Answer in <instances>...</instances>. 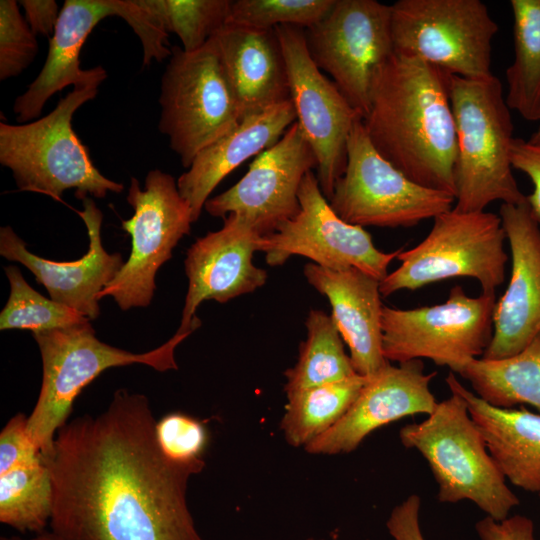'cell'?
Instances as JSON below:
<instances>
[{"mask_svg": "<svg viewBox=\"0 0 540 540\" xmlns=\"http://www.w3.org/2000/svg\"><path fill=\"white\" fill-rule=\"evenodd\" d=\"M155 424L145 395L119 389L104 412L57 431L43 456L53 488L51 532L63 540H204L186 493L205 461L167 458Z\"/></svg>", "mask_w": 540, "mask_h": 540, "instance_id": "obj_1", "label": "cell"}, {"mask_svg": "<svg viewBox=\"0 0 540 540\" xmlns=\"http://www.w3.org/2000/svg\"><path fill=\"white\" fill-rule=\"evenodd\" d=\"M448 74L396 52L378 71L362 118L375 149L413 182L455 198V119Z\"/></svg>", "mask_w": 540, "mask_h": 540, "instance_id": "obj_2", "label": "cell"}, {"mask_svg": "<svg viewBox=\"0 0 540 540\" xmlns=\"http://www.w3.org/2000/svg\"><path fill=\"white\" fill-rule=\"evenodd\" d=\"M107 78L106 70L73 86L47 115L23 124L0 123V163L11 170L20 191L47 195L60 201L64 191L75 190L104 198L120 193L121 183L105 177L94 165L88 148L72 127L74 113L93 100Z\"/></svg>", "mask_w": 540, "mask_h": 540, "instance_id": "obj_3", "label": "cell"}, {"mask_svg": "<svg viewBox=\"0 0 540 540\" xmlns=\"http://www.w3.org/2000/svg\"><path fill=\"white\" fill-rule=\"evenodd\" d=\"M447 84L457 135L453 208L478 212L494 201L524 202L512 172L514 126L500 80L448 74Z\"/></svg>", "mask_w": 540, "mask_h": 540, "instance_id": "obj_4", "label": "cell"}, {"mask_svg": "<svg viewBox=\"0 0 540 540\" xmlns=\"http://www.w3.org/2000/svg\"><path fill=\"white\" fill-rule=\"evenodd\" d=\"M399 438L427 461L439 502L469 500L496 521L519 505L459 394L451 392L424 420L403 426Z\"/></svg>", "mask_w": 540, "mask_h": 540, "instance_id": "obj_5", "label": "cell"}, {"mask_svg": "<svg viewBox=\"0 0 540 540\" xmlns=\"http://www.w3.org/2000/svg\"><path fill=\"white\" fill-rule=\"evenodd\" d=\"M32 334L41 354L42 383L28 415L27 432L46 456L57 431L67 422L75 399L103 371L131 364H144L160 372L176 370L175 349L191 333L176 332L161 346L144 353L100 341L90 322Z\"/></svg>", "mask_w": 540, "mask_h": 540, "instance_id": "obj_6", "label": "cell"}, {"mask_svg": "<svg viewBox=\"0 0 540 540\" xmlns=\"http://www.w3.org/2000/svg\"><path fill=\"white\" fill-rule=\"evenodd\" d=\"M506 234L498 214L452 208L433 219L427 236L397 255L400 266L380 281L383 297L453 278H473L495 294L506 277Z\"/></svg>", "mask_w": 540, "mask_h": 540, "instance_id": "obj_7", "label": "cell"}, {"mask_svg": "<svg viewBox=\"0 0 540 540\" xmlns=\"http://www.w3.org/2000/svg\"><path fill=\"white\" fill-rule=\"evenodd\" d=\"M171 51L161 77L158 128L189 168L200 151L241 120L214 36L196 51Z\"/></svg>", "mask_w": 540, "mask_h": 540, "instance_id": "obj_8", "label": "cell"}, {"mask_svg": "<svg viewBox=\"0 0 540 540\" xmlns=\"http://www.w3.org/2000/svg\"><path fill=\"white\" fill-rule=\"evenodd\" d=\"M390 7L394 52L463 78L493 75L498 25L481 0H398Z\"/></svg>", "mask_w": 540, "mask_h": 540, "instance_id": "obj_9", "label": "cell"}, {"mask_svg": "<svg viewBox=\"0 0 540 540\" xmlns=\"http://www.w3.org/2000/svg\"><path fill=\"white\" fill-rule=\"evenodd\" d=\"M328 201L345 222L381 228H410L455 204L450 193L413 182L387 161L371 143L362 119L350 132L346 167Z\"/></svg>", "mask_w": 540, "mask_h": 540, "instance_id": "obj_10", "label": "cell"}, {"mask_svg": "<svg viewBox=\"0 0 540 540\" xmlns=\"http://www.w3.org/2000/svg\"><path fill=\"white\" fill-rule=\"evenodd\" d=\"M495 294L470 297L456 285L440 304L411 309L383 306L382 351L389 362L428 359L454 372L483 356L493 335Z\"/></svg>", "mask_w": 540, "mask_h": 540, "instance_id": "obj_11", "label": "cell"}, {"mask_svg": "<svg viewBox=\"0 0 540 540\" xmlns=\"http://www.w3.org/2000/svg\"><path fill=\"white\" fill-rule=\"evenodd\" d=\"M127 201L133 216L122 220L131 237V251L115 277L99 294L113 297L121 310L147 307L156 289L159 268L172 258L179 241L190 234L192 212L175 178L159 169L147 173L144 188L132 177Z\"/></svg>", "mask_w": 540, "mask_h": 540, "instance_id": "obj_12", "label": "cell"}, {"mask_svg": "<svg viewBox=\"0 0 540 540\" xmlns=\"http://www.w3.org/2000/svg\"><path fill=\"white\" fill-rule=\"evenodd\" d=\"M304 31L315 65L331 76L363 118L375 77L394 53L390 5L335 0L329 12Z\"/></svg>", "mask_w": 540, "mask_h": 540, "instance_id": "obj_13", "label": "cell"}, {"mask_svg": "<svg viewBox=\"0 0 540 540\" xmlns=\"http://www.w3.org/2000/svg\"><path fill=\"white\" fill-rule=\"evenodd\" d=\"M298 213L277 230L261 238L259 251L270 266H280L292 256L332 270L357 268L381 281L401 249L380 251L363 227L342 220L308 172L300 186Z\"/></svg>", "mask_w": 540, "mask_h": 540, "instance_id": "obj_14", "label": "cell"}, {"mask_svg": "<svg viewBox=\"0 0 540 540\" xmlns=\"http://www.w3.org/2000/svg\"><path fill=\"white\" fill-rule=\"evenodd\" d=\"M275 31L286 61L296 122L315 154L316 177L329 200L346 167L350 132L362 115L315 65L303 28L283 25Z\"/></svg>", "mask_w": 540, "mask_h": 540, "instance_id": "obj_15", "label": "cell"}, {"mask_svg": "<svg viewBox=\"0 0 540 540\" xmlns=\"http://www.w3.org/2000/svg\"><path fill=\"white\" fill-rule=\"evenodd\" d=\"M316 167L315 154L294 122L273 146L255 157L236 184L209 198L204 209L214 217L240 214L262 237L269 235L298 213L300 186Z\"/></svg>", "mask_w": 540, "mask_h": 540, "instance_id": "obj_16", "label": "cell"}, {"mask_svg": "<svg viewBox=\"0 0 540 540\" xmlns=\"http://www.w3.org/2000/svg\"><path fill=\"white\" fill-rule=\"evenodd\" d=\"M223 219L221 229L197 238L186 252L188 289L179 333H192L201 325L196 311L203 301L226 303L256 291L267 281L266 270L253 263L260 233L240 214Z\"/></svg>", "mask_w": 540, "mask_h": 540, "instance_id": "obj_17", "label": "cell"}, {"mask_svg": "<svg viewBox=\"0 0 540 540\" xmlns=\"http://www.w3.org/2000/svg\"><path fill=\"white\" fill-rule=\"evenodd\" d=\"M436 372L427 373L422 360L398 366L390 362L367 377L344 416L315 438L305 450L316 455H337L355 450L376 429L407 416L431 414L437 401L430 389Z\"/></svg>", "mask_w": 540, "mask_h": 540, "instance_id": "obj_18", "label": "cell"}, {"mask_svg": "<svg viewBox=\"0 0 540 540\" xmlns=\"http://www.w3.org/2000/svg\"><path fill=\"white\" fill-rule=\"evenodd\" d=\"M498 215L511 252V275L495 303L493 335L482 358L522 351L540 333V224L525 200L502 203Z\"/></svg>", "mask_w": 540, "mask_h": 540, "instance_id": "obj_19", "label": "cell"}, {"mask_svg": "<svg viewBox=\"0 0 540 540\" xmlns=\"http://www.w3.org/2000/svg\"><path fill=\"white\" fill-rule=\"evenodd\" d=\"M82 202L83 209L76 212L87 228L89 248L80 259L58 262L35 255L10 226L0 228V255L29 269L46 288L50 299L94 320L100 314L99 294L124 262L120 253H108L103 247L101 210L89 197Z\"/></svg>", "mask_w": 540, "mask_h": 540, "instance_id": "obj_20", "label": "cell"}, {"mask_svg": "<svg viewBox=\"0 0 540 540\" xmlns=\"http://www.w3.org/2000/svg\"><path fill=\"white\" fill-rule=\"evenodd\" d=\"M303 274L327 297L355 372L369 377L387 364L382 351L380 281L354 267L332 270L312 262L304 266Z\"/></svg>", "mask_w": 540, "mask_h": 540, "instance_id": "obj_21", "label": "cell"}, {"mask_svg": "<svg viewBox=\"0 0 540 540\" xmlns=\"http://www.w3.org/2000/svg\"><path fill=\"white\" fill-rule=\"evenodd\" d=\"M129 0H66L49 39L46 61L38 76L18 96L13 112L18 123L40 118L46 102L69 85H78L95 76L102 66L82 69L80 52L96 25L110 16L125 19Z\"/></svg>", "mask_w": 540, "mask_h": 540, "instance_id": "obj_22", "label": "cell"}, {"mask_svg": "<svg viewBox=\"0 0 540 540\" xmlns=\"http://www.w3.org/2000/svg\"><path fill=\"white\" fill-rule=\"evenodd\" d=\"M214 38L241 121L290 100L286 61L275 29L226 24Z\"/></svg>", "mask_w": 540, "mask_h": 540, "instance_id": "obj_23", "label": "cell"}, {"mask_svg": "<svg viewBox=\"0 0 540 540\" xmlns=\"http://www.w3.org/2000/svg\"><path fill=\"white\" fill-rule=\"evenodd\" d=\"M296 122L291 100L240 121L230 132L200 151L177 180L180 195L198 220L217 185L247 159L273 146Z\"/></svg>", "mask_w": 540, "mask_h": 540, "instance_id": "obj_24", "label": "cell"}, {"mask_svg": "<svg viewBox=\"0 0 540 540\" xmlns=\"http://www.w3.org/2000/svg\"><path fill=\"white\" fill-rule=\"evenodd\" d=\"M451 392L467 403L498 468L513 485L540 493V414L520 408H499L468 390L452 371L445 379Z\"/></svg>", "mask_w": 540, "mask_h": 540, "instance_id": "obj_25", "label": "cell"}, {"mask_svg": "<svg viewBox=\"0 0 540 540\" xmlns=\"http://www.w3.org/2000/svg\"><path fill=\"white\" fill-rule=\"evenodd\" d=\"M453 373L467 380L474 393L492 406L527 404L540 412V333L515 355L474 358Z\"/></svg>", "mask_w": 540, "mask_h": 540, "instance_id": "obj_26", "label": "cell"}, {"mask_svg": "<svg viewBox=\"0 0 540 540\" xmlns=\"http://www.w3.org/2000/svg\"><path fill=\"white\" fill-rule=\"evenodd\" d=\"M366 381V376L356 374L341 381L286 393L287 404L280 428L287 443L305 448L333 427L348 411Z\"/></svg>", "mask_w": 540, "mask_h": 540, "instance_id": "obj_27", "label": "cell"}, {"mask_svg": "<svg viewBox=\"0 0 540 540\" xmlns=\"http://www.w3.org/2000/svg\"><path fill=\"white\" fill-rule=\"evenodd\" d=\"M514 60L506 70V103L531 122L540 120V0H511Z\"/></svg>", "mask_w": 540, "mask_h": 540, "instance_id": "obj_28", "label": "cell"}, {"mask_svg": "<svg viewBox=\"0 0 540 540\" xmlns=\"http://www.w3.org/2000/svg\"><path fill=\"white\" fill-rule=\"evenodd\" d=\"M305 327L307 335L300 343L297 362L284 373L286 393L341 381L357 374L331 315L311 309Z\"/></svg>", "mask_w": 540, "mask_h": 540, "instance_id": "obj_29", "label": "cell"}, {"mask_svg": "<svg viewBox=\"0 0 540 540\" xmlns=\"http://www.w3.org/2000/svg\"><path fill=\"white\" fill-rule=\"evenodd\" d=\"M53 506L51 475L43 455L0 474V522L22 533H42Z\"/></svg>", "mask_w": 540, "mask_h": 540, "instance_id": "obj_30", "label": "cell"}, {"mask_svg": "<svg viewBox=\"0 0 540 540\" xmlns=\"http://www.w3.org/2000/svg\"><path fill=\"white\" fill-rule=\"evenodd\" d=\"M10 295L0 313V329H27L32 333L67 328L89 322L78 311L44 297L24 279L16 266H6Z\"/></svg>", "mask_w": 540, "mask_h": 540, "instance_id": "obj_31", "label": "cell"}, {"mask_svg": "<svg viewBox=\"0 0 540 540\" xmlns=\"http://www.w3.org/2000/svg\"><path fill=\"white\" fill-rule=\"evenodd\" d=\"M165 31L174 33L182 49L203 47L226 25L231 0H145Z\"/></svg>", "mask_w": 540, "mask_h": 540, "instance_id": "obj_32", "label": "cell"}, {"mask_svg": "<svg viewBox=\"0 0 540 540\" xmlns=\"http://www.w3.org/2000/svg\"><path fill=\"white\" fill-rule=\"evenodd\" d=\"M335 0H236L232 1L226 24L271 30L290 25L307 29L318 23Z\"/></svg>", "mask_w": 540, "mask_h": 540, "instance_id": "obj_33", "label": "cell"}, {"mask_svg": "<svg viewBox=\"0 0 540 540\" xmlns=\"http://www.w3.org/2000/svg\"><path fill=\"white\" fill-rule=\"evenodd\" d=\"M38 54L31 31L15 0L0 1V80L20 75Z\"/></svg>", "mask_w": 540, "mask_h": 540, "instance_id": "obj_34", "label": "cell"}, {"mask_svg": "<svg viewBox=\"0 0 540 540\" xmlns=\"http://www.w3.org/2000/svg\"><path fill=\"white\" fill-rule=\"evenodd\" d=\"M155 435L160 449L173 462L190 464L203 460L208 433L194 417L181 412L166 414L156 421Z\"/></svg>", "mask_w": 540, "mask_h": 540, "instance_id": "obj_35", "label": "cell"}, {"mask_svg": "<svg viewBox=\"0 0 540 540\" xmlns=\"http://www.w3.org/2000/svg\"><path fill=\"white\" fill-rule=\"evenodd\" d=\"M28 416L18 413L0 433V474L31 463L42 456L27 432Z\"/></svg>", "mask_w": 540, "mask_h": 540, "instance_id": "obj_36", "label": "cell"}, {"mask_svg": "<svg viewBox=\"0 0 540 540\" xmlns=\"http://www.w3.org/2000/svg\"><path fill=\"white\" fill-rule=\"evenodd\" d=\"M513 169L524 173L533 185L526 195L533 217L540 224V139L514 138L511 151Z\"/></svg>", "mask_w": 540, "mask_h": 540, "instance_id": "obj_37", "label": "cell"}, {"mask_svg": "<svg viewBox=\"0 0 540 540\" xmlns=\"http://www.w3.org/2000/svg\"><path fill=\"white\" fill-rule=\"evenodd\" d=\"M475 529L481 540H536L532 520L522 515L501 521L486 516L476 523Z\"/></svg>", "mask_w": 540, "mask_h": 540, "instance_id": "obj_38", "label": "cell"}, {"mask_svg": "<svg viewBox=\"0 0 540 540\" xmlns=\"http://www.w3.org/2000/svg\"><path fill=\"white\" fill-rule=\"evenodd\" d=\"M420 505V497L412 494L393 508L386 526L394 540H425L419 524Z\"/></svg>", "mask_w": 540, "mask_h": 540, "instance_id": "obj_39", "label": "cell"}, {"mask_svg": "<svg viewBox=\"0 0 540 540\" xmlns=\"http://www.w3.org/2000/svg\"><path fill=\"white\" fill-rule=\"evenodd\" d=\"M25 20L31 31L37 36L52 37L61 9L55 0H21Z\"/></svg>", "mask_w": 540, "mask_h": 540, "instance_id": "obj_40", "label": "cell"}, {"mask_svg": "<svg viewBox=\"0 0 540 540\" xmlns=\"http://www.w3.org/2000/svg\"><path fill=\"white\" fill-rule=\"evenodd\" d=\"M1 540H63V539L51 531L50 532L44 531L28 539L21 538V537H2Z\"/></svg>", "mask_w": 540, "mask_h": 540, "instance_id": "obj_41", "label": "cell"}, {"mask_svg": "<svg viewBox=\"0 0 540 540\" xmlns=\"http://www.w3.org/2000/svg\"><path fill=\"white\" fill-rule=\"evenodd\" d=\"M532 139H540V126L539 128L532 134V136L530 137Z\"/></svg>", "mask_w": 540, "mask_h": 540, "instance_id": "obj_42", "label": "cell"}, {"mask_svg": "<svg viewBox=\"0 0 540 540\" xmlns=\"http://www.w3.org/2000/svg\"><path fill=\"white\" fill-rule=\"evenodd\" d=\"M306 540H321V539H315V538H308Z\"/></svg>", "mask_w": 540, "mask_h": 540, "instance_id": "obj_43", "label": "cell"}, {"mask_svg": "<svg viewBox=\"0 0 540 540\" xmlns=\"http://www.w3.org/2000/svg\"><path fill=\"white\" fill-rule=\"evenodd\" d=\"M539 497H540V493H539Z\"/></svg>", "mask_w": 540, "mask_h": 540, "instance_id": "obj_44", "label": "cell"}]
</instances>
